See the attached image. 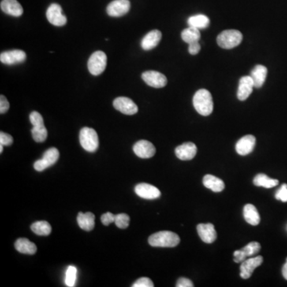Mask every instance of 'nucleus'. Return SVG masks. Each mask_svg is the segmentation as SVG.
I'll return each instance as SVG.
<instances>
[{
    "label": "nucleus",
    "mask_w": 287,
    "mask_h": 287,
    "mask_svg": "<svg viewBox=\"0 0 287 287\" xmlns=\"http://www.w3.org/2000/svg\"><path fill=\"white\" fill-rule=\"evenodd\" d=\"M275 198L277 200H281L282 202H287V184H283L281 186V188L277 190L275 194Z\"/></svg>",
    "instance_id": "c9c22d12"
},
{
    "label": "nucleus",
    "mask_w": 287,
    "mask_h": 287,
    "mask_svg": "<svg viewBox=\"0 0 287 287\" xmlns=\"http://www.w3.org/2000/svg\"><path fill=\"white\" fill-rule=\"evenodd\" d=\"M250 76L254 82L255 88H261L264 84L267 76V68L262 65H255V68L251 70Z\"/></svg>",
    "instance_id": "412c9836"
},
{
    "label": "nucleus",
    "mask_w": 287,
    "mask_h": 287,
    "mask_svg": "<svg viewBox=\"0 0 287 287\" xmlns=\"http://www.w3.org/2000/svg\"><path fill=\"white\" fill-rule=\"evenodd\" d=\"M107 65V56L103 51L98 50L91 54L88 61V69L94 76L102 75Z\"/></svg>",
    "instance_id": "39448f33"
},
{
    "label": "nucleus",
    "mask_w": 287,
    "mask_h": 287,
    "mask_svg": "<svg viewBox=\"0 0 287 287\" xmlns=\"http://www.w3.org/2000/svg\"><path fill=\"white\" fill-rule=\"evenodd\" d=\"M189 46H188V52L191 55H195L197 54L201 50L200 44H199V42H192V43H190Z\"/></svg>",
    "instance_id": "a19ab883"
},
{
    "label": "nucleus",
    "mask_w": 287,
    "mask_h": 287,
    "mask_svg": "<svg viewBox=\"0 0 287 287\" xmlns=\"http://www.w3.org/2000/svg\"><path fill=\"white\" fill-rule=\"evenodd\" d=\"M189 27H195V28L205 29L208 27L210 24V19L204 15H196L191 16L188 20Z\"/></svg>",
    "instance_id": "cd10ccee"
},
{
    "label": "nucleus",
    "mask_w": 287,
    "mask_h": 287,
    "mask_svg": "<svg viewBox=\"0 0 287 287\" xmlns=\"http://www.w3.org/2000/svg\"><path fill=\"white\" fill-rule=\"evenodd\" d=\"M115 214H113L111 212L105 213V214H102V217H101V220H102V223L105 226H109V224H111L112 223L115 221Z\"/></svg>",
    "instance_id": "4c0bfd02"
},
{
    "label": "nucleus",
    "mask_w": 287,
    "mask_h": 287,
    "mask_svg": "<svg viewBox=\"0 0 287 287\" xmlns=\"http://www.w3.org/2000/svg\"><path fill=\"white\" fill-rule=\"evenodd\" d=\"M260 243H258V242H251V243H248L243 248H242V250L246 253V255H247V258H248V257L256 255L257 253L260 251Z\"/></svg>",
    "instance_id": "473e14b6"
},
{
    "label": "nucleus",
    "mask_w": 287,
    "mask_h": 287,
    "mask_svg": "<svg viewBox=\"0 0 287 287\" xmlns=\"http://www.w3.org/2000/svg\"><path fill=\"white\" fill-rule=\"evenodd\" d=\"M27 54L21 50H12L3 52L0 54V61L5 65H12L25 61Z\"/></svg>",
    "instance_id": "9b49d317"
},
{
    "label": "nucleus",
    "mask_w": 287,
    "mask_h": 287,
    "mask_svg": "<svg viewBox=\"0 0 287 287\" xmlns=\"http://www.w3.org/2000/svg\"><path fill=\"white\" fill-rule=\"evenodd\" d=\"M4 146H3V145H1V144H0V153H2L3 151H4Z\"/></svg>",
    "instance_id": "c03bdc74"
},
{
    "label": "nucleus",
    "mask_w": 287,
    "mask_h": 287,
    "mask_svg": "<svg viewBox=\"0 0 287 287\" xmlns=\"http://www.w3.org/2000/svg\"><path fill=\"white\" fill-rule=\"evenodd\" d=\"M181 38L188 44L192 43V42H199L201 38L200 31L199 29L195 28V27H188L182 31Z\"/></svg>",
    "instance_id": "a878e982"
},
{
    "label": "nucleus",
    "mask_w": 287,
    "mask_h": 287,
    "mask_svg": "<svg viewBox=\"0 0 287 287\" xmlns=\"http://www.w3.org/2000/svg\"><path fill=\"white\" fill-rule=\"evenodd\" d=\"M180 242L177 234L168 231L157 232L149 238V243L154 247H175Z\"/></svg>",
    "instance_id": "f03ea898"
},
{
    "label": "nucleus",
    "mask_w": 287,
    "mask_h": 287,
    "mask_svg": "<svg viewBox=\"0 0 287 287\" xmlns=\"http://www.w3.org/2000/svg\"><path fill=\"white\" fill-rule=\"evenodd\" d=\"M254 184L257 187L265 188H272L279 184V181L274 179H270L265 174H258L254 179Z\"/></svg>",
    "instance_id": "bb28decb"
},
{
    "label": "nucleus",
    "mask_w": 287,
    "mask_h": 287,
    "mask_svg": "<svg viewBox=\"0 0 287 287\" xmlns=\"http://www.w3.org/2000/svg\"><path fill=\"white\" fill-rule=\"evenodd\" d=\"M31 231L38 236H46L51 232V226L46 221H38L34 223L31 227Z\"/></svg>",
    "instance_id": "c85d7f7f"
},
{
    "label": "nucleus",
    "mask_w": 287,
    "mask_h": 287,
    "mask_svg": "<svg viewBox=\"0 0 287 287\" xmlns=\"http://www.w3.org/2000/svg\"><path fill=\"white\" fill-rule=\"evenodd\" d=\"M46 18L52 25L62 27L66 24L67 19L62 12V8L57 4H53L46 11Z\"/></svg>",
    "instance_id": "0eeeda50"
},
{
    "label": "nucleus",
    "mask_w": 287,
    "mask_h": 287,
    "mask_svg": "<svg viewBox=\"0 0 287 287\" xmlns=\"http://www.w3.org/2000/svg\"><path fill=\"white\" fill-rule=\"evenodd\" d=\"M161 38H162V34L158 30H153L150 31L142 39V49L145 50H150L155 48L157 45L159 44Z\"/></svg>",
    "instance_id": "aec40b11"
},
{
    "label": "nucleus",
    "mask_w": 287,
    "mask_h": 287,
    "mask_svg": "<svg viewBox=\"0 0 287 287\" xmlns=\"http://www.w3.org/2000/svg\"><path fill=\"white\" fill-rule=\"evenodd\" d=\"M13 143V137L6 132H0V144L4 146H12Z\"/></svg>",
    "instance_id": "e433bc0d"
},
{
    "label": "nucleus",
    "mask_w": 287,
    "mask_h": 287,
    "mask_svg": "<svg viewBox=\"0 0 287 287\" xmlns=\"http://www.w3.org/2000/svg\"><path fill=\"white\" fill-rule=\"evenodd\" d=\"M77 279V268L69 266L65 273V284L67 286L73 287L75 285Z\"/></svg>",
    "instance_id": "7c9ffc66"
},
{
    "label": "nucleus",
    "mask_w": 287,
    "mask_h": 287,
    "mask_svg": "<svg viewBox=\"0 0 287 287\" xmlns=\"http://www.w3.org/2000/svg\"><path fill=\"white\" fill-rule=\"evenodd\" d=\"M175 153L176 157L181 161H190L196 155L197 147L192 142H187L176 148Z\"/></svg>",
    "instance_id": "f3484780"
},
{
    "label": "nucleus",
    "mask_w": 287,
    "mask_h": 287,
    "mask_svg": "<svg viewBox=\"0 0 287 287\" xmlns=\"http://www.w3.org/2000/svg\"><path fill=\"white\" fill-rule=\"evenodd\" d=\"M247 256L246 255V253L243 251V250H239V251H236L234 252V261L237 262V263H240V262H243V261L247 259Z\"/></svg>",
    "instance_id": "ea45409f"
},
{
    "label": "nucleus",
    "mask_w": 287,
    "mask_h": 287,
    "mask_svg": "<svg viewBox=\"0 0 287 287\" xmlns=\"http://www.w3.org/2000/svg\"><path fill=\"white\" fill-rule=\"evenodd\" d=\"M144 82L153 88H163L167 85V78L165 75L158 71H146L142 74Z\"/></svg>",
    "instance_id": "6e6552de"
},
{
    "label": "nucleus",
    "mask_w": 287,
    "mask_h": 287,
    "mask_svg": "<svg viewBox=\"0 0 287 287\" xmlns=\"http://www.w3.org/2000/svg\"><path fill=\"white\" fill-rule=\"evenodd\" d=\"M203 185L214 192H221L225 188V184L221 179L212 175H206L203 177Z\"/></svg>",
    "instance_id": "b1692460"
},
{
    "label": "nucleus",
    "mask_w": 287,
    "mask_h": 287,
    "mask_svg": "<svg viewBox=\"0 0 287 287\" xmlns=\"http://www.w3.org/2000/svg\"><path fill=\"white\" fill-rule=\"evenodd\" d=\"M113 107L125 115H134L138 112L137 105L126 97H119L113 101Z\"/></svg>",
    "instance_id": "1a4fd4ad"
},
{
    "label": "nucleus",
    "mask_w": 287,
    "mask_h": 287,
    "mask_svg": "<svg viewBox=\"0 0 287 287\" xmlns=\"http://www.w3.org/2000/svg\"><path fill=\"white\" fill-rule=\"evenodd\" d=\"M132 287H153V281L149 277H140L137 281H135L132 285Z\"/></svg>",
    "instance_id": "f704fd0d"
},
{
    "label": "nucleus",
    "mask_w": 287,
    "mask_h": 287,
    "mask_svg": "<svg viewBox=\"0 0 287 287\" xmlns=\"http://www.w3.org/2000/svg\"><path fill=\"white\" fill-rule=\"evenodd\" d=\"M133 152L138 157L143 158V159H148L155 155L156 148L151 142L141 140L134 145Z\"/></svg>",
    "instance_id": "4468645a"
},
{
    "label": "nucleus",
    "mask_w": 287,
    "mask_h": 287,
    "mask_svg": "<svg viewBox=\"0 0 287 287\" xmlns=\"http://www.w3.org/2000/svg\"><path fill=\"white\" fill-rule=\"evenodd\" d=\"M243 217L246 221L252 226H257L260 223V216L254 205H245L243 208Z\"/></svg>",
    "instance_id": "393cba45"
},
{
    "label": "nucleus",
    "mask_w": 287,
    "mask_h": 287,
    "mask_svg": "<svg viewBox=\"0 0 287 287\" xmlns=\"http://www.w3.org/2000/svg\"><path fill=\"white\" fill-rule=\"evenodd\" d=\"M15 247L19 252L26 255H35L37 251V247L35 243L25 238L17 239L15 243Z\"/></svg>",
    "instance_id": "5701e85b"
},
{
    "label": "nucleus",
    "mask_w": 287,
    "mask_h": 287,
    "mask_svg": "<svg viewBox=\"0 0 287 287\" xmlns=\"http://www.w3.org/2000/svg\"><path fill=\"white\" fill-rule=\"evenodd\" d=\"M196 229L202 241L206 243H212L216 241L217 232L212 224H198Z\"/></svg>",
    "instance_id": "a211bd4d"
},
{
    "label": "nucleus",
    "mask_w": 287,
    "mask_h": 287,
    "mask_svg": "<svg viewBox=\"0 0 287 287\" xmlns=\"http://www.w3.org/2000/svg\"><path fill=\"white\" fill-rule=\"evenodd\" d=\"M129 222H130V217L124 213L116 214L115 217V224L117 228H121V229H125L128 228Z\"/></svg>",
    "instance_id": "2f4dec72"
},
{
    "label": "nucleus",
    "mask_w": 287,
    "mask_h": 287,
    "mask_svg": "<svg viewBox=\"0 0 287 287\" xmlns=\"http://www.w3.org/2000/svg\"><path fill=\"white\" fill-rule=\"evenodd\" d=\"M193 105L199 114L207 117L213 111L212 96L208 90L201 89L194 95Z\"/></svg>",
    "instance_id": "f257e3e1"
},
{
    "label": "nucleus",
    "mask_w": 287,
    "mask_h": 287,
    "mask_svg": "<svg viewBox=\"0 0 287 287\" xmlns=\"http://www.w3.org/2000/svg\"><path fill=\"white\" fill-rule=\"evenodd\" d=\"M4 13L14 17H19L23 13V8L17 0H3L0 4Z\"/></svg>",
    "instance_id": "6ab92c4d"
},
{
    "label": "nucleus",
    "mask_w": 287,
    "mask_h": 287,
    "mask_svg": "<svg viewBox=\"0 0 287 287\" xmlns=\"http://www.w3.org/2000/svg\"><path fill=\"white\" fill-rule=\"evenodd\" d=\"M30 121L33 126H38V125H42L44 124V121L42 118V115L38 112L34 111L30 114Z\"/></svg>",
    "instance_id": "72a5a7b5"
},
{
    "label": "nucleus",
    "mask_w": 287,
    "mask_h": 287,
    "mask_svg": "<svg viewBox=\"0 0 287 287\" xmlns=\"http://www.w3.org/2000/svg\"><path fill=\"white\" fill-rule=\"evenodd\" d=\"M10 108V103L7 100L6 97L4 95L0 96V113L4 114L7 113Z\"/></svg>",
    "instance_id": "58836bf2"
},
{
    "label": "nucleus",
    "mask_w": 287,
    "mask_h": 287,
    "mask_svg": "<svg viewBox=\"0 0 287 287\" xmlns=\"http://www.w3.org/2000/svg\"><path fill=\"white\" fill-rule=\"evenodd\" d=\"M77 220L79 226L86 232H90L94 228L95 216L92 212H79Z\"/></svg>",
    "instance_id": "4be33fe9"
},
{
    "label": "nucleus",
    "mask_w": 287,
    "mask_h": 287,
    "mask_svg": "<svg viewBox=\"0 0 287 287\" xmlns=\"http://www.w3.org/2000/svg\"><path fill=\"white\" fill-rule=\"evenodd\" d=\"M177 287H193L194 284L191 280L186 277H180L176 283Z\"/></svg>",
    "instance_id": "79ce46f5"
},
{
    "label": "nucleus",
    "mask_w": 287,
    "mask_h": 287,
    "mask_svg": "<svg viewBox=\"0 0 287 287\" xmlns=\"http://www.w3.org/2000/svg\"><path fill=\"white\" fill-rule=\"evenodd\" d=\"M255 87L254 82L251 76L242 77L239 80L238 87L237 98L239 101H245L251 95L253 88Z\"/></svg>",
    "instance_id": "2eb2a0df"
},
{
    "label": "nucleus",
    "mask_w": 287,
    "mask_h": 287,
    "mask_svg": "<svg viewBox=\"0 0 287 287\" xmlns=\"http://www.w3.org/2000/svg\"><path fill=\"white\" fill-rule=\"evenodd\" d=\"M263 262L262 256L247 258L242 262L240 266V276L243 279H248L252 275L253 272Z\"/></svg>",
    "instance_id": "f8f14e48"
},
{
    "label": "nucleus",
    "mask_w": 287,
    "mask_h": 287,
    "mask_svg": "<svg viewBox=\"0 0 287 287\" xmlns=\"http://www.w3.org/2000/svg\"><path fill=\"white\" fill-rule=\"evenodd\" d=\"M243 40V35L237 30H227L217 37V43L224 49H232L239 46Z\"/></svg>",
    "instance_id": "20e7f679"
},
{
    "label": "nucleus",
    "mask_w": 287,
    "mask_h": 287,
    "mask_svg": "<svg viewBox=\"0 0 287 287\" xmlns=\"http://www.w3.org/2000/svg\"><path fill=\"white\" fill-rule=\"evenodd\" d=\"M256 139L253 135H247L243 136L236 143V150L240 156H247L252 153L255 149Z\"/></svg>",
    "instance_id": "dca6fc26"
},
{
    "label": "nucleus",
    "mask_w": 287,
    "mask_h": 287,
    "mask_svg": "<svg viewBox=\"0 0 287 287\" xmlns=\"http://www.w3.org/2000/svg\"><path fill=\"white\" fill-rule=\"evenodd\" d=\"M59 158V152L56 148H50L43 154L42 159L35 161L34 168L38 172H42L54 165Z\"/></svg>",
    "instance_id": "423d86ee"
},
{
    "label": "nucleus",
    "mask_w": 287,
    "mask_h": 287,
    "mask_svg": "<svg viewBox=\"0 0 287 287\" xmlns=\"http://www.w3.org/2000/svg\"><path fill=\"white\" fill-rule=\"evenodd\" d=\"M136 195L145 199H156L161 196V193L158 188L151 184L141 183L135 187Z\"/></svg>",
    "instance_id": "ddd939ff"
},
{
    "label": "nucleus",
    "mask_w": 287,
    "mask_h": 287,
    "mask_svg": "<svg viewBox=\"0 0 287 287\" xmlns=\"http://www.w3.org/2000/svg\"><path fill=\"white\" fill-rule=\"evenodd\" d=\"M131 4L128 0H114L108 5V15L111 17H121L128 13Z\"/></svg>",
    "instance_id": "9d476101"
},
{
    "label": "nucleus",
    "mask_w": 287,
    "mask_h": 287,
    "mask_svg": "<svg viewBox=\"0 0 287 287\" xmlns=\"http://www.w3.org/2000/svg\"><path fill=\"white\" fill-rule=\"evenodd\" d=\"M282 275L285 277V279L287 280V258L286 262H285V264L282 267Z\"/></svg>",
    "instance_id": "37998d69"
},
{
    "label": "nucleus",
    "mask_w": 287,
    "mask_h": 287,
    "mask_svg": "<svg viewBox=\"0 0 287 287\" xmlns=\"http://www.w3.org/2000/svg\"><path fill=\"white\" fill-rule=\"evenodd\" d=\"M81 146L86 151L94 153L99 147V139L98 133L94 128L85 127L82 128L79 134Z\"/></svg>",
    "instance_id": "7ed1b4c3"
},
{
    "label": "nucleus",
    "mask_w": 287,
    "mask_h": 287,
    "mask_svg": "<svg viewBox=\"0 0 287 287\" xmlns=\"http://www.w3.org/2000/svg\"><path fill=\"white\" fill-rule=\"evenodd\" d=\"M31 133H32L33 139L38 143L44 142L47 138V129H46L44 124L33 127L32 129H31Z\"/></svg>",
    "instance_id": "c756f323"
}]
</instances>
